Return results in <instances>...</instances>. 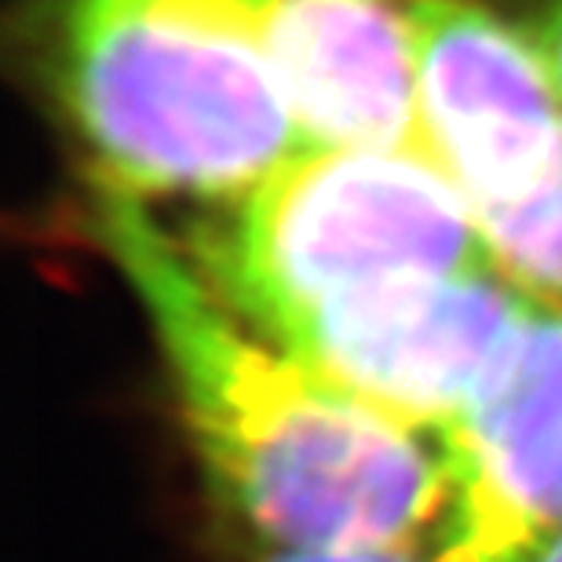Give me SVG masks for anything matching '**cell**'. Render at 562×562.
<instances>
[{"instance_id": "52a82bcc", "label": "cell", "mask_w": 562, "mask_h": 562, "mask_svg": "<svg viewBox=\"0 0 562 562\" xmlns=\"http://www.w3.org/2000/svg\"><path fill=\"white\" fill-rule=\"evenodd\" d=\"M278 77L307 150H417L406 0H212Z\"/></svg>"}, {"instance_id": "7a4b0ae2", "label": "cell", "mask_w": 562, "mask_h": 562, "mask_svg": "<svg viewBox=\"0 0 562 562\" xmlns=\"http://www.w3.org/2000/svg\"><path fill=\"white\" fill-rule=\"evenodd\" d=\"M44 55L99 194L227 205L307 150L260 48L212 0H52Z\"/></svg>"}, {"instance_id": "8992f818", "label": "cell", "mask_w": 562, "mask_h": 562, "mask_svg": "<svg viewBox=\"0 0 562 562\" xmlns=\"http://www.w3.org/2000/svg\"><path fill=\"white\" fill-rule=\"evenodd\" d=\"M438 438L457 562H512L562 533V307L533 303Z\"/></svg>"}, {"instance_id": "30bf717a", "label": "cell", "mask_w": 562, "mask_h": 562, "mask_svg": "<svg viewBox=\"0 0 562 562\" xmlns=\"http://www.w3.org/2000/svg\"><path fill=\"white\" fill-rule=\"evenodd\" d=\"M526 30H530V37L537 41V48H541L562 95V0H541Z\"/></svg>"}, {"instance_id": "5b68a950", "label": "cell", "mask_w": 562, "mask_h": 562, "mask_svg": "<svg viewBox=\"0 0 562 562\" xmlns=\"http://www.w3.org/2000/svg\"><path fill=\"white\" fill-rule=\"evenodd\" d=\"M420 154L471 212L522 201L562 143V95L541 48L486 0H406Z\"/></svg>"}, {"instance_id": "6da1fadb", "label": "cell", "mask_w": 562, "mask_h": 562, "mask_svg": "<svg viewBox=\"0 0 562 562\" xmlns=\"http://www.w3.org/2000/svg\"><path fill=\"white\" fill-rule=\"evenodd\" d=\"M95 227L150 314L212 490L260 548H391L442 530V438L314 376L139 201L99 194Z\"/></svg>"}, {"instance_id": "8fae6325", "label": "cell", "mask_w": 562, "mask_h": 562, "mask_svg": "<svg viewBox=\"0 0 562 562\" xmlns=\"http://www.w3.org/2000/svg\"><path fill=\"white\" fill-rule=\"evenodd\" d=\"M512 562H562V533L552 537V541H544L541 548H533V552H526Z\"/></svg>"}, {"instance_id": "ba28073f", "label": "cell", "mask_w": 562, "mask_h": 562, "mask_svg": "<svg viewBox=\"0 0 562 562\" xmlns=\"http://www.w3.org/2000/svg\"><path fill=\"white\" fill-rule=\"evenodd\" d=\"M493 274L541 307H562V143L548 176L515 205L479 212Z\"/></svg>"}, {"instance_id": "9c48e42d", "label": "cell", "mask_w": 562, "mask_h": 562, "mask_svg": "<svg viewBox=\"0 0 562 562\" xmlns=\"http://www.w3.org/2000/svg\"><path fill=\"white\" fill-rule=\"evenodd\" d=\"M249 562H457L442 530L417 544L391 548H260Z\"/></svg>"}, {"instance_id": "3957f363", "label": "cell", "mask_w": 562, "mask_h": 562, "mask_svg": "<svg viewBox=\"0 0 562 562\" xmlns=\"http://www.w3.org/2000/svg\"><path fill=\"white\" fill-rule=\"evenodd\" d=\"M260 333L376 281L493 271L464 194L417 150H303L183 241Z\"/></svg>"}, {"instance_id": "277c9868", "label": "cell", "mask_w": 562, "mask_h": 562, "mask_svg": "<svg viewBox=\"0 0 562 562\" xmlns=\"http://www.w3.org/2000/svg\"><path fill=\"white\" fill-rule=\"evenodd\" d=\"M530 307L493 271L417 274L322 300L263 336L387 420L442 435Z\"/></svg>"}]
</instances>
